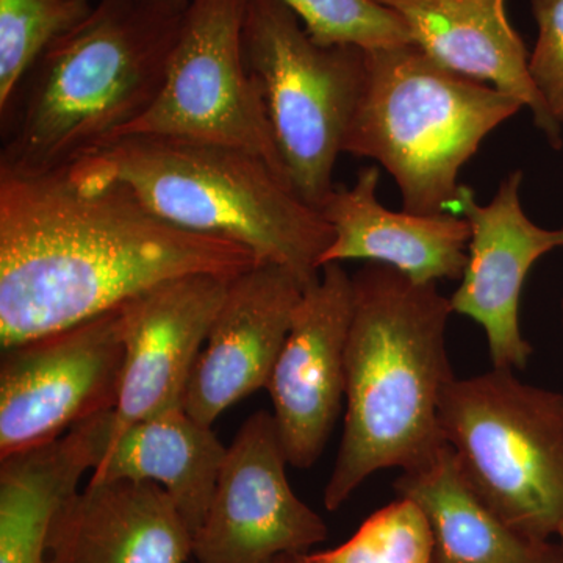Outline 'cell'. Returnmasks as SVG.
Here are the masks:
<instances>
[{
  "instance_id": "25",
  "label": "cell",
  "mask_w": 563,
  "mask_h": 563,
  "mask_svg": "<svg viewBox=\"0 0 563 563\" xmlns=\"http://www.w3.org/2000/svg\"><path fill=\"white\" fill-rule=\"evenodd\" d=\"M303 554L284 555V558H280L279 561H277L276 563H306L303 562Z\"/></svg>"
},
{
  "instance_id": "26",
  "label": "cell",
  "mask_w": 563,
  "mask_h": 563,
  "mask_svg": "<svg viewBox=\"0 0 563 563\" xmlns=\"http://www.w3.org/2000/svg\"><path fill=\"white\" fill-rule=\"evenodd\" d=\"M558 543L561 544V550H562V553H563V528H562V531L559 532Z\"/></svg>"
},
{
  "instance_id": "10",
  "label": "cell",
  "mask_w": 563,
  "mask_h": 563,
  "mask_svg": "<svg viewBox=\"0 0 563 563\" xmlns=\"http://www.w3.org/2000/svg\"><path fill=\"white\" fill-rule=\"evenodd\" d=\"M274 415L243 422L225 453L206 520L192 536L196 563H276L328 539L324 520L292 492Z\"/></svg>"
},
{
  "instance_id": "28",
  "label": "cell",
  "mask_w": 563,
  "mask_h": 563,
  "mask_svg": "<svg viewBox=\"0 0 563 563\" xmlns=\"http://www.w3.org/2000/svg\"><path fill=\"white\" fill-rule=\"evenodd\" d=\"M561 309H562V324H563V298H562Z\"/></svg>"
},
{
  "instance_id": "27",
  "label": "cell",
  "mask_w": 563,
  "mask_h": 563,
  "mask_svg": "<svg viewBox=\"0 0 563 563\" xmlns=\"http://www.w3.org/2000/svg\"><path fill=\"white\" fill-rule=\"evenodd\" d=\"M303 562H306V563H312V562H310V561H309V558H307V553H306V554H303Z\"/></svg>"
},
{
  "instance_id": "4",
  "label": "cell",
  "mask_w": 563,
  "mask_h": 563,
  "mask_svg": "<svg viewBox=\"0 0 563 563\" xmlns=\"http://www.w3.org/2000/svg\"><path fill=\"white\" fill-rule=\"evenodd\" d=\"M68 169L81 180L118 181L163 220L242 244L258 265H279L303 287L320 277L333 242L320 210L263 158L236 147L129 135Z\"/></svg>"
},
{
  "instance_id": "8",
  "label": "cell",
  "mask_w": 563,
  "mask_h": 563,
  "mask_svg": "<svg viewBox=\"0 0 563 563\" xmlns=\"http://www.w3.org/2000/svg\"><path fill=\"white\" fill-rule=\"evenodd\" d=\"M244 11L246 0H190L157 101L122 136L236 147L263 158L290 184L261 90L244 63Z\"/></svg>"
},
{
  "instance_id": "22",
  "label": "cell",
  "mask_w": 563,
  "mask_h": 563,
  "mask_svg": "<svg viewBox=\"0 0 563 563\" xmlns=\"http://www.w3.org/2000/svg\"><path fill=\"white\" fill-rule=\"evenodd\" d=\"M312 563H433V537L420 507L398 498L373 514L347 542L307 553Z\"/></svg>"
},
{
  "instance_id": "29",
  "label": "cell",
  "mask_w": 563,
  "mask_h": 563,
  "mask_svg": "<svg viewBox=\"0 0 563 563\" xmlns=\"http://www.w3.org/2000/svg\"><path fill=\"white\" fill-rule=\"evenodd\" d=\"M173 2H185V0H173Z\"/></svg>"
},
{
  "instance_id": "12",
  "label": "cell",
  "mask_w": 563,
  "mask_h": 563,
  "mask_svg": "<svg viewBox=\"0 0 563 563\" xmlns=\"http://www.w3.org/2000/svg\"><path fill=\"white\" fill-rule=\"evenodd\" d=\"M352 299V276L342 263L322 266L303 288L269 377L274 420L295 468L317 463L342 412Z\"/></svg>"
},
{
  "instance_id": "23",
  "label": "cell",
  "mask_w": 563,
  "mask_h": 563,
  "mask_svg": "<svg viewBox=\"0 0 563 563\" xmlns=\"http://www.w3.org/2000/svg\"><path fill=\"white\" fill-rule=\"evenodd\" d=\"M321 46L363 51L415 44L406 22L374 0H280Z\"/></svg>"
},
{
  "instance_id": "20",
  "label": "cell",
  "mask_w": 563,
  "mask_h": 563,
  "mask_svg": "<svg viewBox=\"0 0 563 563\" xmlns=\"http://www.w3.org/2000/svg\"><path fill=\"white\" fill-rule=\"evenodd\" d=\"M228 448L209 426L180 409L154 415L111 437L90 481H141L161 485L192 536L209 512Z\"/></svg>"
},
{
  "instance_id": "13",
  "label": "cell",
  "mask_w": 563,
  "mask_h": 563,
  "mask_svg": "<svg viewBox=\"0 0 563 563\" xmlns=\"http://www.w3.org/2000/svg\"><path fill=\"white\" fill-rule=\"evenodd\" d=\"M231 280L192 274L155 285L117 307L124 366L111 437L133 422L184 407L192 369Z\"/></svg>"
},
{
  "instance_id": "1",
  "label": "cell",
  "mask_w": 563,
  "mask_h": 563,
  "mask_svg": "<svg viewBox=\"0 0 563 563\" xmlns=\"http://www.w3.org/2000/svg\"><path fill=\"white\" fill-rule=\"evenodd\" d=\"M258 265L242 244L185 231L118 181L0 172V347L101 317L163 282Z\"/></svg>"
},
{
  "instance_id": "2",
  "label": "cell",
  "mask_w": 563,
  "mask_h": 563,
  "mask_svg": "<svg viewBox=\"0 0 563 563\" xmlns=\"http://www.w3.org/2000/svg\"><path fill=\"white\" fill-rule=\"evenodd\" d=\"M188 5L98 0L0 107V172H62L120 139L157 101Z\"/></svg>"
},
{
  "instance_id": "18",
  "label": "cell",
  "mask_w": 563,
  "mask_h": 563,
  "mask_svg": "<svg viewBox=\"0 0 563 563\" xmlns=\"http://www.w3.org/2000/svg\"><path fill=\"white\" fill-rule=\"evenodd\" d=\"M111 432L113 410L0 457V563H46L55 521L81 476L102 461Z\"/></svg>"
},
{
  "instance_id": "5",
  "label": "cell",
  "mask_w": 563,
  "mask_h": 563,
  "mask_svg": "<svg viewBox=\"0 0 563 563\" xmlns=\"http://www.w3.org/2000/svg\"><path fill=\"white\" fill-rule=\"evenodd\" d=\"M521 109L514 96L443 68L417 44L366 51L365 85L343 152L383 165L404 210L455 213L463 166Z\"/></svg>"
},
{
  "instance_id": "17",
  "label": "cell",
  "mask_w": 563,
  "mask_h": 563,
  "mask_svg": "<svg viewBox=\"0 0 563 563\" xmlns=\"http://www.w3.org/2000/svg\"><path fill=\"white\" fill-rule=\"evenodd\" d=\"M398 13L413 43L459 76L492 85L529 109L553 150L563 129L547 110L529 76V52L506 13V0H374Z\"/></svg>"
},
{
  "instance_id": "6",
  "label": "cell",
  "mask_w": 563,
  "mask_h": 563,
  "mask_svg": "<svg viewBox=\"0 0 563 563\" xmlns=\"http://www.w3.org/2000/svg\"><path fill=\"white\" fill-rule=\"evenodd\" d=\"M463 476L512 531L532 542L563 528V395L493 368L455 379L440 406Z\"/></svg>"
},
{
  "instance_id": "3",
  "label": "cell",
  "mask_w": 563,
  "mask_h": 563,
  "mask_svg": "<svg viewBox=\"0 0 563 563\" xmlns=\"http://www.w3.org/2000/svg\"><path fill=\"white\" fill-rule=\"evenodd\" d=\"M346 415L324 490L335 512L369 476L406 470L444 443L440 406L455 379L448 355L450 298L379 263L352 276Z\"/></svg>"
},
{
  "instance_id": "15",
  "label": "cell",
  "mask_w": 563,
  "mask_h": 563,
  "mask_svg": "<svg viewBox=\"0 0 563 563\" xmlns=\"http://www.w3.org/2000/svg\"><path fill=\"white\" fill-rule=\"evenodd\" d=\"M377 166L358 169L351 187L335 185L320 211L331 224L328 263L363 261L390 266L418 284L461 280L468 261L470 225L455 213L387 209L377 199Z\"/></svg>"
},
{
  "instance_id": "16",
  "label": "cell",
  "mask_w": 563,
  "mask_h": 563,
  "mask_svg": "<svg viewBox=\"0 0 563 563\" xmlns=\"http://www.w3.org/2000/svg\"><path fill=\"white\" fill-rule=\"evenodd\" d=\"M192 533L161 485L90 481L58 515L46 563H185Z\"/></svg>"
},
{
  "instance_id": "19",
  "label": "cell",
  "mask_w": 563,
  "mask_h": 563,
  "mask_svg": "<svg viewBox=\"0 0 563 563\" xmlns=\"http://www.w3.org/2000/svg\"><path fill=\"white\" fill-rule=\"evenodd\" d=\"M398 498L417 504L433 537V563H563L559 543L512 531L463 476L446 442L396 479Z\"/></svg>"
},
{
  "instance_id": "11",
  "label": "cell",
  "mask_w": 563,
  "mask_h": 563,
  "mask_svg": "<svg viewBox=\"0 0 563 563\" xmlns=\"http://www.w3.org/2000/svg\"><path fill=\"white\" fill-rule=\"evenodd\" d=\"M525 174H507L488 203L476 201L465 185L455 214L470 225L468 261L453 312L481 325L487 336L493 368L523 369L532 355L520 325L521 292L537 262L563 250V225L547 229L526 214L521 203Z\"/></svg>"
},
{
  "instance_id": "14",
  "label": "cell",
  "mask_w": 563,
  "mask_h": 563,
  "mask_svg": "<svg viewBox=\"0 0 563 563\" xmlns=\"http://www.w3.org/2000/svg\"><path fill=\"white\" fill-rule=\"evenodd\" d=\"M303 288L295 274L272 263L229 282L192 369L185 412L211 428L233 404L268 387Z\"/></svg>"
},
{
  "instance_id": "24",
  "label": "cell",
  "mask_w": 563,
  "mask_h": 563,
  "mask_svg": "<svg viewBox=\"0 0 563 563\" xmlns=\"http://www.w3.org/2000/svg\"><path fill=\"white\" fill-rule=\"evenodd\" d=\"M539 36L529 76L553 120L563 129V0H531Z\"/></svg>"
},
{
  "instance_id": "21",
  "label": "cell",
  "mask_w": 563,
  "mask_h": 563,
  "mask_svg": "<svg viewBox=\"0 0 563 563\" xmlns=\"http://www.w3.org/2000/svg\"><path fill=\"white\" fill-rule=\"evenodd\" d=\"M91 0H0V107L55 41L92 11Z\"/></svg>"
},
{
  "instance_id": "7",
  "label": "cell",
  "mask_w": 563,
  "mask_h": 563,
  "mask_svg": "<svg viewBox=\"0 0 563 563\" xmlns=\"http://www.w3.org/2000/svg\"><path fill=\"white\" fill-rule=\"evenodd\" d=\"M243 54L291 188L320 210L361 101L366 51L321 46L280 0H246Z\"/></svg>"
},
{
  "instance_id": "9",
  "label": "cell",
  "mask_w": 563,
  "mask_h": 563,
  "mask_svg": "<svg viewBox=\"0 0 563 563\" xmlns=\"http://www.w3.org/2000/svg\"><path fill=\"white\" fill-rule=\"evenodd\" d=\"M122 366L118 309L2 350L0 457L54 442L114 410Z\"/></svg>"
}]
</instances>
